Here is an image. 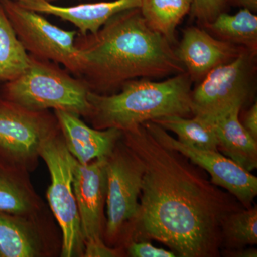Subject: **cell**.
Segmentation results:
<instances>
[{
	"mask_svg": "<svg viewBox=\"0 0 257 257\" xmlns=\"http://www.w3.org/2000/svg\"><path fill=\"white\" fill-rule=\"evenodd\" d=\"M121 140L145 167L140 211L125 246L154 239L177 256H220L221 224L242 204L180 152L161 145L143 124L122 132Z\"/></svg>",
	"mask_w": 257,
	"mask_h": 257,
	"instance_id": "6da1fadb",
	"label": "cell"
},
{
	"mask_svg": "<svg viewBox=\"0 0 257 257\" xmlns=\"http://www.w3.org/2000/svg\"><path fill=\"white\" fill-rule=\"evenodd\" d=\"M79 77L91 92L112 94L137 79H157L186 72L168 40L150 28L140 8L111 17L96 33L77 34Z\"/></svg>",
	"mask_w": 257,
	"mask_h": 257,
	"instance_id": "7a4b0ae2",
	"label": "cell"
},
{
	"mask_svg": "<svg viewBox=\"0 0 257 257\" xmlns=\"http://www.w3.org/2000/svg\"><path fill=\"white\" fill-rule=\"evenodd\" d=\"M192 82L187 72L165 80L137 79L123 84L119 92L99 94L89 91V119L96 130L115 128L124 132L164 116H193Z\"/></svg>",
	"mask_w": 257,
	"mask_h": 257,
	"instance_id": "3957f363",
	"label": "cell"
},
{
	"mask_svg": "<svg viewBox=\"0 0 257 257\" xmlns=\"http://www.w3.org/2000/svg\"><path fill=\"white\" fill-rule=\"evenodd\" d=\"M89 87L50 61L31 56L28 69L4 84L3 98L33 111H64L87 118Z\"/></svg>",
	"mask_w": 257,
	"mask_h": 257,
	"instance_id": "277c9868",
	"label": "cell"
},
{
	"mask_svg": "<svg viewBox=\"0 0 257 257\" xmlns=\"http://www.w3.org/2000/svg\"><path fill=\"white\" fill-rule=\"evenodd\" d=\"M107 177L106 221L104 241L124 249L140 211L145 164L120 139L106 160Z\"/></svg>",
	"mask_w": 257,
	"mask_h": 257,
	"instance_id": "5b68a950",
	"label": "cell"
},
{
	"mask_svg": "<svg viewBox=\"0 0 257 257\" xmlns=\"http://www.w3.org/2000/svg\"><path fill=\"white\" fill-rule=\"evenodd\" d=\"M256 55L245 49L209 72L191 93L193 116L211 124L234 107L251 106L256 90Z\"/></svg>",
	"mask_w": 257,
	"mask_h": 257,
	"instance_id": "8992f818",
	"label": "cell"
},
{
	"mask_svg": "<svg viewBox=\"0 0 257 257\" xmlns=\"http://www.w3.org/2000/svg\"><path fill=\"white\" fill-rule=\"evenodd\" d=\"M40 157L50 172L47 198L62 234L60 256L83 257L84 240L73 189L74 158L66 147L60 130L42 145Z\"/></svg>",
	"mask_w": 257,
	"mask_h": 257,
	"instance_id": "52a82bcc",
	"label": "cell"
},
{
	"mask_svg": "<svg viewBox=\"0 0 257 257\" xmlns=\"http://www.w3.org/2000/svg\"><path fill=\"white\" fill-rule=\"evenodd\" d=\"M59 131L55 114L0 99V159L8 163L35 170L42 145Z\"/></svg>",
	"mask_w": 257,
	"mask_h": 257,
	"instance_id": "ba28073f",
	"label": "cell"
},
{
	"mask_svg": "<svg viewBox=\"0 0 257 257\" xmlns=\"http://www.w3.org/2000/svg\"><path fill=\"white\" fill-rule=\"evenodd\" d=\"M19 40L27 52L40 60L52 61L79 76L82 60L75 45L78 31L63 30L40 13L22 6L15 0H0Z\"/></svg>",
	"mask_w": 257,
	"mask_h": 257,
	"instance_id": "9c48e42d",
	"label": "cell"
},
{
	"mask_svg": "<svg viewBox=\"0 0 257 257\" xmlns=\"http://www.w3.org/2000/svg\"><path fill=\"white\" fill-rule=\"evenodd\" d=\"M142 124L161 145L180 152L205 171L213 184L231 193L245 209L252 207L257 195L256 176L243 170L219 151L201 150L181 143L154 121Z\"/></svg>",
	"mask_w": 257,
	"mask_h": 257,
	"instance_id": "30bf717a",
	"label": "cell"
},
{
	"mask_svg": "<svg viewBox=\"0 0 257 257\" xmlns=\"http://www.w3.org/2000/svg\"><path fill=\"white\" fill-rule=\"evenodd\" d=\"M62 234L47 210L32 215L0 212V257L60 256Z\"/></svg>",
	"mask_w": 257,
	"mask_h": 257,
	"instance_id": "8fae6325",
	"label": "cell"
},
{
	"mask_svg": "<svg viewBox=\"0 0 257 257\" xmlns=\"http://www.w3.org/2000/svg\"><path fill=\"white\" fill-rule=\"evenodd\" d=\"M106 160V157L96 159L86 165L74 160V193L84 241L104 240L107 195Z\"/></svg>",
	"mask_w": 257,
	"mask_h": 257,
	"instance_id": "7c38bea8",
	"label": "cell"
},
{
	"mask_svg": "<svg viewBox=\"0 0 257 257\" xmlns=\"http://www.w3.org/2000/svg\"><path fill=\"white\" fill-rule=\"evenodd\" d=\"M245 50L219 40L202 28L184 29L175 51L192 83L200 82L212 69L236 59Z\"/></svg>",
	"mask_w": 257,
	"mask_h": 257,
	"instance_id": "4fadbf2b",
	"label": "cell"
},
{
	"mask_svg": "<svg viewBox=\"0 0 257 257\" xmlns=\"http://www.w3.org/2000/svg\"><path fill=\"white\" fill-rule=\"evenodd\" d=\"M54 114L69 153L83 165L109 156L122 135L117 128L90 127L72 113L58 110Z\"/></svg>",
	"mask_w": 257,
	"mask_h": 257,
	"instance_id": "5bb4252c",
	"label": "cell"
},
{
	"mask_svg": "<svg viewBox=\"0 0 257 257\" xmlns=\"http://www.w3.org/2000/svg\"><path fill=\"white\" fill-rule=\"evenodd\" d=\"M22 6L40 14L54 15L73 24L78 35L96 33L114 15L124 10L140 8L142 0H114L58 6L46 0H15Z\"/></svg>",
	"mask_w": 257,
	"mask_h": 257,
	"instance_id": "9a60e30c",
	"label": "cell"
},
{
	"mask_svg": "<svg viewBox=\"0 0 257 257\" xmlns=\"http://www.w3.org/2000/svg\"><path fill=\"white\" fill-rule=\"evenodd\" d=\"M47 210L29 172L0 159V212L32 215Z\"/></svg>",
	"mask_w": 257,
	"mask_h": 257,
	"instance_id": "2e32d148",
	"label": "cell"
},
{
	"mask_svg": "<svg viewBox=\"0 0 257 257\" xmlns=\"http://www.w3.org/2000/svg\"><path fill=\"white\" fill-rule=\"evenodd\" d=\"M241 107H234L211 124L219 141V151L243 170L251 172L257 168V140L241 124Z\"/></svg>",
	"mask_w": 257,
	"mask_h": 257,
	"instance_id": "e0dca14e",
	"label": "cell"
},
{
	"mask_svg": "<svg viewBox=\"0 0 257 257\" xmlns=\"http://www.w3.org/2000/svg\"><path fill=\"white\" fill-rule=\"evenodd\" d=\"M202 28L219 40L257 54V16L250 10L239 9L234 15L224 12Z\"/></svg>",
	"mask_w": 257,
	"mask_h": 257,
	"instance_id": "ac0fdd59",
	"label": "cell"
},
{
	"mask_svg": "<svg viewBox=\"0 0 257 257\" xmlns=\"http://www.w3.org/2000/svg\"><path fill=\"white\" fill-rule=\"evenodd\" d=\"M31 55L19 40L0 3V84L16 79L28 68Z\"/></svg>",
	"mask_w": 257,
	"mask_h": 257,
	"instance_id": "d6986e66",
	"label": "cell"
},
{
	"mask_svg": "<svg viewBox=\"0 0 257 257\" xmlns=\"http://www.w3.org/2000/svg\"><path fill=\"white\" fill-rule=\"evenodd\" d=\"M194 0H142L140 11L150 28L168 40L177 43L176 32L192 9Z\"/></svg>",
	"mask_w": 257,
	"mask_h": 257,
	"instance_id": "ffe728a7",
	"label": "cell"
},
{
	"mask_svg": "<svg viewBox=\"0 0 257 257\" xmlns=\"http://www.w3.org/2000/svg\"><path fill=\"white\" fill-rule=\"evenodd\" d=\"M167 131L176 134L181 143L201 150L219 151V141L214 126L197 116H164L153 120Z\"/></svg>",
	"mask_w": 257,
	"mask_h": 257,
	"instance_id": "44dd1931",
	"label": "cell"
},
{
	"mask_svg": "<svg viewBox=\"0 0 257 257\" xmlns=\"http://www.w3.org/2000/svg\"><path fill=\"white\" fill-rule=\"evenodd\" d=\"M221 249H234L256 244V204L226 216L221 224Z\"/></svg>",
	"mask_w": 257,
	"mask_h": 257,
	"instance_id": "7402d4cb",
	"label": "cell"
},
{
	"mask_svg": "<svg viewBox=\"0 0 257 257\" xmlns=\"http://www.w3.org/2000/svg\"><path fill=\"white\" fill-rule=\"evenodd\" d=\"M227 8L224 0H194L190 12L202 27L214 21Z\"/></svg>",
	"mask_w": 257,
	"mask_h": 257,
	"instance_id": "603a6c76",
	"label": "cell"
},
{
	"mask_svg": "<svg viewBox=\"0 0 257 257\" xmlns=\"http://www.w3.org/2000/svg\"><path fill=\"white\" fill-rule=\"evenodd\" d=\"M126 256L131 257H176L172 251L165 248L156 247L146 240L133 241L124 247Z\"/></svg>",
	"mask_w": 257,
	"mask_h": 257,
	"instance_id": "cb8c5ba5",
	"label": "cell"
},
{
	"mask_svg": "<svg viewBox=\"0 0 257 257\" xmlns=\"http://www.w3.org/2000/svg\"><path fill=\"white\" fill-rule=\"evenodd\" d=\"M126 256L124 250L108 246L103 239L88 240L84 241L83 257Z\"/></svg>",
	"mask_w": 257,
	"mask_h": 257,
	"instance_id": "d4e9b609",
	"label": "cell"
},
{
	"mask_svg": "<svg viewBox=\"0 0 257 257\" xmlns=\"http://www.w3.org/2000/svg\"><path fill=\"white\" fill-rule=\"evenodd\" d=\"M240 121L245 130L257 140V104L253 103L249 107L245 109L242 119L239 117Z\"/></svg>",
	"mask_w": 257,
	"mask_h": 257,
	"instance_id": "484cf974",
	"label": "cell"
},
{
	"mask_svg": "<svg viewBox=\"0 0 257 257\" xmlns=\"http://www.w3.org/2000/svg\"><path fill=\"white\" fill-rule=\"evenodd\" d=\"M220 254L226 257H256L257 249L253 247L221 249Z\"/></svg>",
	"mask_w": 257,
	"mask_h": 257,
	"instance_id": "4316f807",
	"label": "cell"
},
{
	"mask_svg": "<svg viewBox=\"0 0 257 257\" xmlns=\"http://www.w3.org/2000/svg\"><path fill=\"white\" fill-rule=\"evenodd\" d=\"M227 7H236L240 9L250 10L253 13L257 12V0H224Z\"/></svg>",
	"mask_w": 257,
	"mask_h": 257,
	"instance_id": "83f0119b",
	"label": "cell"
},
{
	"mask_svg": "<svg viewBox=\"0 0 257 257\" xmlns=\"http://www.w3.org/2000/svg\"><path fill=\"white\" fill-rule=\"evenodd\" d=\"M46 1L49 2V3H53V2L57 1V0H46Z\"/></svg>",
	"mask_w": 257,
	"mask_h": 257,
	"instance_id": "f1b7e54d",
	"label": "cell"
}]
</instances>
